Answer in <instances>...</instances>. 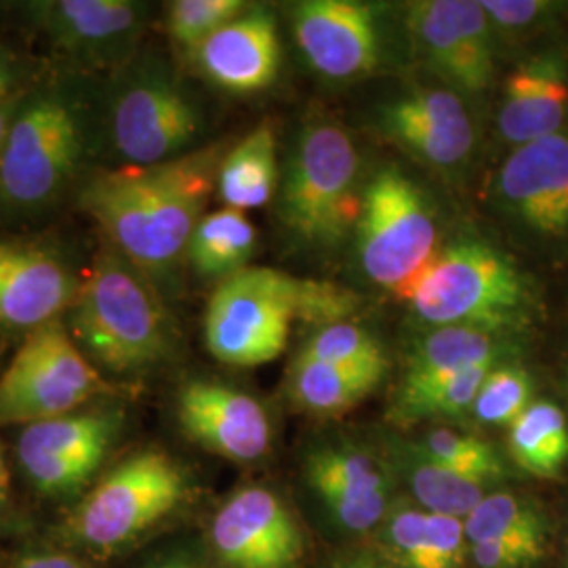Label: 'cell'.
<instances>
[{
  "mask_svg": "<svg viewBox=\"0 0 568 568\" xmlns=\"http://www.w3.org/2000/svg\"><path fill=\"white\" fill-rule=\"evenodd\" d=\"M532 377L518 365L495 366L471 406V415L483 426H511L532 405Z\"/></svg>",
  "mask_w": 568,
  "mask_h": 568,
  "instance_id": "cell-34",
  "label": "cell"
},
{
  "mask_svg": "<svg viewBox=\"0 0 568 568\" xmlns=\"http://www.w3.org/2000/svg\"><path fill=\"white\" fill-rule=\"evenodd\" d=\"M257 246V230L243 211L224 206L206 213L196 225L185 260L204 278H220V283L244 267Z\"/></svg>",
  "mask_w": 568,
  "mask_h": 568,
  "instance_id": "cell-26",
  "label": "cell"
},
{
  "mask_svg": "<svg viewBox=\"0 0 568 568\" xmlns=\"http://www.w3.org/2000/svg\"><path fill=\"white\" fill-rule=\"evenodd\" d=\"M432 462L448 467L462 476L497 485L506 476V464L493 443L485 440L478 434L453 429V427H436L426 436L413 440Z\"/></svg>",
  "mask_w": 568,
  "mask_h": 568,
  "instance_id": "cell-32",
  "label": "cell"
},
{
  "mask_svg": "<svg viewBox=\"0 0 568 568\" xmlns=\"http://www.w3.org/2000/svg\"><path fill=\"white\" fill-rule=\"evenodd\" d=\"M30 79L28 61L13 49L0 44V103L9 102L26 93V82Z\"/></svg>",
  "mask_w": 568,
  "mask_h": 568,
  "instance_id": "cell-40",
  "label": "cell"
},
{
  "mask_svg": "<svg viewBox=\"0 0 568 568\" xmlns=\"http://www.w3.org/2000/svg\"><path fill=\"white\" fill-rule=\"evenodd\" d=\"M65 314L87 358L116 375L163 365L178 347L159 286L114 248L95 260Z\"/></svg>",
  "mask_w": 568,
  "mask_h": 568,
  "instance_id": "cell-2",
  "label": "cell"
},
{
  "mask_svg": "<svg viewBox=\"0 0 568 568\" xmlns=\"http://www.w3.org/2000/svg\"><path fill=\"white\" fill-rule=\"evenodd\" d=\"M520 335L480 326H432L410 345L398 387H415L474 366L504 365L520 349Z\"/></svg>",
  "mask_w": 568,
  "mask_h": 568,
  "instance_id": "cell-23",
  "label": "cell"
},
{
  "mask_svg": "<svg viewBox=\"0 0 568 568\" xmlns=\"http://www.w3.org/2000/svg\"><path fill=\"white\" fill-rule=\"evenodd\" d=\"M403 16L415 55L443 87L466 100L487 93L499 44L480 0H415Z\"/></svg>",
  "mask_w": 568,
  "mask_h": 568,
  "instance_id": "cell-11",
  "label": "cell"
},
{
  "mask_svg": "<svg viewBox=\"0 0 568 568\" xmlns=\"http://www.w3.org/2000/svg\"><path fill=\"white\" fill-rule=\"evenodd\" d=\"M495 366L499 365L474 366L422 386L398 387L389 417L403 426L426 419H459L471 413L478 389Z\"/></svg>",
  "mask_w": 568,
  "mask_h": 568,
  "instance_id": "cell-29",
  "label": "cell"
},
{
  "mask_svg": "<svg viewBox=\"0 0 568 568\" xmlns=\"http://www.w3.org/2000/svg\"><path fill=\"white\" fill-rule=\"evenodd\" d=\"M72 265L49 244L0 239V331L30 335L60 321L79 293Z\"/></svg>",
  "mask_w": 568,
  "mask_h": 568,
  "instance_id": "cell-18",
  "label": "cell"
},
{
  "mask_svg": "<svg viewBox=\"0 0 568 568\" xmlns=\"http://www.w3.org/2000/svg\"><path fill=\"white\" fill-rule=\"evenodd\" d=\"M488 201L527 243L568 246V131L511 150L499 164Z\"/></svg>",
  "mask_w": 568,
  "mask_h": 568,
  "instance_id": "cell-12",
  "label": "cell"
},
{
  "mask_svg": "<svg viewBox=\"0 0 568 568\" xmlns=\"http://www.w3.org/2000/svg\"><path fill=\"white\" fill-rule=\"evenodd\" d=\"M429 514L410 501H392L375 528L377 554L396 568H432Z\"/></svg>",
  "mask_w": 568,
  "mask_h": 568,
  "instance_id": "cell-33",
  "label": "cell"
},
{
  "mask_svg": "<svg viewBox=\"0 0 568 568\" xmlns=\"http://www.w3.org/2000/svg\"><path fill=\"white\" fill-rule=\"evenodd\" d=\"M278 21L270 7H248L190 55L204 79L227 93L264 91L281 68Z\"/></svg>",
  "mask_w": 568,
  "mask_h": 568,
  "instance_id": "cell-22",
  "label": "cell"
},
{
  "mask_svg": "<svg viewBox=\"0 0 568 568\" xmlns=\"http://www.w3.org/2000/svg\"><path fill=\"white\" fill-rule=\"evenodd\" d=\"M304 469L307 487L345 530H375L392 506V467L387 469L363 448H314L305 457Z\"/></svg>",
  "mask_w": 568,
  "mask_h": 568,
  "instance_id": "cell-21",
  "label": "cell"
},
{
  "mask_svg": "<svg viewBox=\"0 0 568 568\" xmlns=\"http://www.w3.org/2000/svg\"><path fill=\"white\" fill-rule=\"evenodd\" d=\"M328 568H396L392 567L387 560H384L379 554L373 551H356V554H345L335 558Z\"/></svg>",
  "mask_w": 568,
  "mask_h": 568,
  "instance_id": "cell-42",
  "label": "cell"
},
{
  "mask_svg": "<svg viewBox=\"0 0 568 568\" xmlns=\"http://www.w3.org/2000/svg\"><path fill=\"white\" fill-rule=\"evenodd\" d=\"M276 135L270 124H260L236 145L225 150L215 192L224 206L246 213L270 203L276 194Z\"/></svg>",
  "mask_w": 568,
  "mask_h": 568,
  "instance_id": "cell-25",
  "label": "cell"
},
{
  "mask_svg": "<svg viewBox=\"0 0 568 568\" xmlns=\"http://www.w3.org/2000/svg\"><path fill=\"white\" fill-rule=\"evenodd\" d=\"M108 142L122 164H159L192 152L203 112L182 82L152 55L121 65L103 105Z\"/></svg>",
  "mask_w": 568,
  "mask_h": 568,
  "instance_id": "cell-6",
  "label": "cell"
},
{
  "mask_svg": "<svg viewBox=\"0 0 568 568\" xmlns=\"http://www.w3.org/2000/svg\"><path fill=\"white\" fill-rule=\"evenodd\" d=\"M124 427L116 405L81 410L23 426L18 459L30 485L47 497H74L100 471Z\"/></svg>",
  "mask_w": 568,
  "mask_h": 568,
  "instance_id": "cell-13",
  "label": "cell"
},
{
  "mask_svg": "<svg viewBox=\"0 0 568 568\" xmlns=\"http://www.w3.org/2000/svg\"><path fill=\"white\" fill-rule=\"evenodd\" d=\"M499 49L544 34L568 11L567 2L554 0H480Z\"/></svg>",
  "mask_w": 568,
  "mask_h": 568,
  "instance_id": "cell-36",
  "label": "cell"
},
{
  "mask_svg": "<svg viewBox=\"0 0 568 568\" xmlns=\"http://www.w3.org/2000/svg\"><path fill=\"white\" fill-rule=\"evenodd\" d=\"M251 4L244 0H178L166 9V32L171 41L192 55L225 23L239 18Z\"/></svg>",
  "mask_w": 568,
  "mask_h": 568,
  "instance_id": "cell-35",
  "label": "cell"
},
{
  "mask_svg": "<svg viewBox=\"0 0 568 568\" xmlns=\"http://www.w3.org/2000/svg\"><path fill=\"white\" fill-rule=\"evenodd\" d=\"M382 379L352 373L339 366L304 358L297 354L288 371V394L293 403L321 417H337L361 405Z\"/></svg>",
  "mask_w": 568,
  "mask_h": 568,
  "instance_id": "cell-27",
  "label": "cell"
},
{
  "mask_svg": "<svg viewBox=\"0 0 568 568\" xmlns=\"http://www.w3.org/2000/svg\"><path fill=\"white\" fill-rule=\"evenodd\" d=\"M356 246L366 278L398 297H405L443 248L432 204L400 169L386 166L363 187Z\"/></svg>",
  "mask_w": 568,
  "mask_h": 568,
  "instance_id": "cell-8",
  "label": "cell"
},
{
  "mask_svg": "<svg viewBox=\"0 0 568 568\" xmlns=\"http://www.w3.org/2000/svg\"><path fill=\"white\" fill-rule=\"evenodd\" d=\"M110 392L100 368L82 352L61 321L23 337L0 375V424L30 426L81 410Z\"/></svg>",
  "mask_w": 568,
  "mask_h": 568,
  "instance_id": "cell-10",
  "label": "cell"
},
{
  "mask_svg": "<svg viewBox=\"0 0 568 568\" xmlns=\"http://www.w3.org/2000/svg\"><path fill=\"white\" fill-rule=\"evenodd\" d=\"M150 568H199V565L190 551H175V554L164 556Z\"/></svg>",
  "mask_w": 568,
  "mask_h": 568,
  "instance_id": "cell-44",
  "label": "cell"
},
{
  "mask_svg": "<svg viewBox=\"0 0 568 568\" xmlns=\"http://www.w3.org/2000/svg\"><path fill=\"white\" fill-rule=\"evenodd\" d=\"M300 356L339 366L352 373L371 375L382 382L389 365L382 342L354 321L314 331L312 337L300 349Z\"/></svg>",
  "mask_w": 568,
  "mask_h": 568,
  "instance_id": "cell-30",
  "label": "cell"
},
{
  "mask_svg": "<svg viewBox=\"0 0 568 568\" xmlns=\"http://www.w3.org/2000/svg\"><path fill=\"white\" fill-rule=\"evenodd\" d=\"M300 305L302 278L248 265L213 291L204 312L206 347L224 365H267L288 344Z\"/></svg>",
  "mask_w": 568,
  "mask_h": 568,
  "instance_id": "cell-9",
  "label": "cell"
},
{
  "mask_svg": "<svg viewBox=\"0 0 568 568\" xmlns=\"http://www.w3.org/2000/svg\"><path fill=\"white\" fill-rule=\"evenodd\" d=\"M16 568H84L81 562L70 556V554H61V551H37V554H28L23 556Z\"/></svg>",
  "mask_w": 568,
  "mask_h": 568,
  "instance_id": "cell-41",
  "label": "cell"
},
{
  "mask_svg": "<svg viewBox=\"0 0 568 568\" xmlns=\"http://www.w3.org/2000/svg\"><path fill=\"white\" fill-rule=\"evenodd\" d=\"M7 493H9V476H7V466L0 450V509L7 504Z\"/></svg>",
  "mask_w": 568,
  "mask_h": 568,
  "instance_id": "cell-45",
  "label": "cell"
},
{
  "mask_svg": "<svg viewBox=\"0 0 568 568\" xmlns=\"http://www.w3.org/2000/svg\"><path fill=\"white\" fill-rule=\"evenodd\" d=\"M392 469L403 478L419 508L466 520L490 485L462 476L426 457L413 443H392Z\"/></svg>",
  "mask_w": 568,
  "mask_h": 568,
  "instance_id": "cell-24",
  "label": "cell"
},
{
  "mask_svg": "<svg viewBox=\"0 0 568 568\" xmlns=\"http://www.w3.org/2000/svg\"><path fill=\"white\" fill-rule=\"evenodd\" d=\"M548 549V539H493L469 544L476 568H530Z\"/></svg>",
  "mask_w": 568,
  "mask_h": 568,
  "instance_id": "cell-38",
  "label": "cell"
},
{
  "mask_svg": "<svg viewBox=\"0 0 568 568\" xmlns=\"http://www.w3.org/2000/svg\"><path fill=\"white\" fill-rule=\"evenodd\" d=\"M514 464L537 478H556L568 462V422L560 406L537 400L508 427Z\"/></svg>",
  "mask_w": 568,
  "mask_h": 568,
  "instance_id": "cell-28",
  "label": "cell"
},
{
  "mask_svg": "<svg viewBox=\"0 0 568 568\" xmlns=\"http://www.w3.org/2000/svg\"><path fill=\"white\" fill-rule=\"evenodd\" d=\"M30 20L65 60L84 68H121L133 60L148 4L133 0H49L32 2Z\"/></svg>",
  "mask_w": 568,
  "mask_h": 568,
  "instance_id": "cell-16",
  "label": "cell"
},
{
  "mask_svg": "<svg viewBox=\"0 0 568 568\" xmlns=\"http://www.w3.org/2000/svg\"><path fill=\"white\" fill-rule=\"evenodd\" d=\"M358 307H361L358 295L342 284L302 278L300 323L316 326L318 331L325 326L352 321Z\"/></svg>",
  "mask_w": 568,
  "mask_h": 568,
  "instance_id": "cell-37",
  "label": "cell"
},
{
  "mask_svg": "<svg viewBox=\"0 0 568 568\" xmlns=\"http://www.w3.org/2000/svg\"><path fill=\"white\" fill-rule=\"evenodd\" d=\"M93 108L74 84L51 82L21 98L0 161V204L32 213L79 180L93 145Z\"/></svg>",
  "mask_w": 568,
  "mask_h": 568,
  "instance_id": "cell-3",
  "label": "cell"
},
{
  "mask_svg": "<svg viewBox=\"0 0 568 568\" xmlns=\"http://www.w3.org/2000/svg\"><path fill=\"white\" fill-rule=\"evenodd\" d=\"M224 145H211L159 164H121L82 185V211L112 248L152 283L171 281L201 224Z\"/></svg>",
  "mask_w": 568,
  "mask_h": 568,
  "instance_id": "cell-1",
  "label": "cell"
},
{
  "mask_svg": "<svg viewBox=\"0 0 568 568\" xmlns=\"http://www.w3.org/2000/svg\"><path fill=\"white\" fill-rule=\"evenodd\" d=\"M568 51L549 44L518 61L501 89L497 131L511 150L565 131Z\"/></svg>",
  "mask_w": 568,
  "mask_h": 568,
  "instance_id": "cell-20",
  "label": "cell"
},
{
  "mask_svg": "<svg viewBox=\"0 0 568 568\" xmlns=\"http://www.w3.org/2000/svg\"><path fill=\"white\" fill-rule=\"evenodd\" d=\"M361 156L339 122H305L278 196L286 232L312 248H331L356 227L363 209Z\"/></svg>",
  "mask_w": 568,
  "mask_h": 568,
  "instance_id": "cell-5",
  "label": "cell"
},
{
  "mask_svg": "<svg viewBox=\"0 0 568 568\" xmlns=\"http://www.w3.org/2000/svg\"><path fill=\"white\" fill-rule=\"evenodd\" d=\"M429 514V511H427ZM429 548L432 568H467L471 560L466 525L462 518L429 514Z\"/></svg>",
  "mask_w": 568,
  "mask_h": 568,
  "instance_id": "cell-39",
  "label": "cell"
},
{
  "mask_svg": "<svg viewBox=\"0 0 568 568\" xmlns=\"http://www.w3.org/2000/svg\"><path fill=\"white\" fill-rule=\"evenodd\" d=\"M464 525L469 544L493 539H548V525L541 509L509 490H490Z\"/></svg>",
  "mask_w": 568,
  "mask_h": 568,
  "instance_id": "cell-31",
  "label": "cell"
},
{
  "mask_svg": "<svg viewBox=\"0 0 568 568\" xmlns=\"http://www.w3.org/2000/svg\"><path fill=\"white\" fill-rule=\"evenodd\" d=\"M190 480L169 453L145 448L112 467L63 525V537L95 554H114L182 508Z\"/></svg>",
  "mask_w": 568,
  "mask_h": 568,
  "instance_id": "cell-7",
  "label": "cell"
},
{
  "mask_svg": "<svg viewBox=\"0 0 568 568\" xmlns=\"http://www.w3.org/2000/svg\"><path fill=\"white\" fill-rule=\"evenodd\" d=\"M403 300L427 328L466 325L523 335L539 312L525 270L478 239L443 246Z\"/></svg>",
  "mask_w": 568,
  "mask_h": 568,
  "instance_id": "cell-4",
  "label": "cell"
},
{
  "mask_svg": "<svg viewBox=\"0 0 568 568\" xmlns=\"http://www.w3.org/2000/svg\"><path fill=\"white\" fill-rule=\"evenodd\" d=\"M293 34L305 61L331 81H356L387 60L379 4L361 0H304L293 7Z\"/></svg>",
  "mask_w": 568,
  "mask_h": 568,
  "instance_id": "cell-14",
  "label": "cell"
},
{
  "mask_svg": "<svg viewBox=\"0 0 568 568\" xmlns=\"http://www.w3.org/2000/svg\"><path fill=\"white\" fill-rule=\"evenodd\" d=\"M387 142L438 173H457L474 156L478 126L466 98L447 87H417L377 110Z\"/></svg>",
  "mask_w": 568,
  "mask_h": 568,
  "instance_id": "cell-15",
  "label": "cell"
},
{
  "mask_svg": "<svg viewBox=\"0 0 568 568\" xmlns=\"http://www.w3.org/2000/svg\"><path fill=\"white\" fill-rule=\"evenodd\" d=\"M26 93H28V91H26ZM26 93H21V95L9 100V102L0 103V161H2V154H4V145H7L9 131H11V122L16 119V112H18V108H20L21 98H23Z\"/></svg>",
  "mask_w": 568,
  "mask_h": 568,
  "instance_id": "cell-43",
  "label": "cell"
},
{
  "mask_svg": "<svg viewBox=\"0 0 568 568\" xmlns=\"http://www.w3.org/2000/svg\"><path fill=\"white\" fill-rule=\"evenodd\" d=\"M178 422L196 445L230 462L251 464L270 450L264 405L239 387L192 379L178 392Z\"/></svg>",
  "mask_w": 568,
  "mask_h": 568,
  "instance_id": "cell-19",
  "label": "cell"
},
{
  "mask_svg": "<svg viewBox=\"0 0 568 568\" xmlns=\"http://www.w3.org/2000/svg\"><path fill=\"white\" fill-rule=\"evenodd\" d=\"M209 537L224 568H297L304 558L302 528L270 488L234 493L215 511Z\"/></svg>",
  "mask_w": 568,
  "mask_h": 568,
  "instance_id": "cell-17",
  "label": "cell"
}]
</instances>
